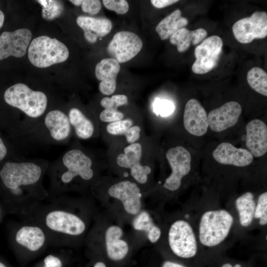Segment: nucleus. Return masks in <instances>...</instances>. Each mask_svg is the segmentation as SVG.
<instances>
[{
  "instance_id": "nucleus-1",
  "label": "nucleus",
  "mask_w": 267,
  "mask_h": 267,
  "mask_svg": "<svg viewBox=\"0 0 267 267\" xmlns=\"http://www.w3.org/2000/svg\"><path fill=\"white\" fill-rule=\"evenodd\" d=\"M42 168L33 162H8L0 170L1 198L7 214L23 218L48 196Z\"/></svg>"
},
{
  "instance_id": "nucleus-2",
  "label": "nucleus",
  "mask_w": 267,
  "mask_h": 267,
  "mask_svg": "<svg viewBox=\"0 0 267 267\" xmlns=\"http://www.w3.org/2000/svg\"><path fill=\"white\" fill-rule=\"evenodd\" d=\"M71 202L62 196L39 204L22 219L33 222L45 231L50 246L62 248L71 245L85 232L86 222L73 211Z\"/></svg>"
},
{
  "instance_id": "nucleus-3",
  "label": "nucleus",
  "mask_w": 267,
  "mask_h": 267,
  "mask_svg": "<svg viewBox=\"0 0 267 267\" xmlns=\"http://www.w3.org/2000/svg\"><path fill=\"white\" fill-rule=\"evenodd\" d=\"M10 247L19 261L25 264L50 246L47 234L38 224L27 220L8 225Z\"/></svg>"
},
{
  "instance_id": "nucleus-4",
  "label": "nucleus",
  "mask_w": 267,
  "mask_h": 267,
  "mask_svg": "<svg viewBox=\"0 0 267 267\" xmlns=\"http://www.w3.org/2000/svg\"><path fill=\"white\" fill-rule=\"evenodd\" d=\"M62 163L66 170L55 172L52 175L51 198L65 191L75 178L79 177L87 181L93 177L91 160L79 149L66 152L63 156Z\"/></svg>"
},
{
  "instance_id": "nucleus-5",
  "label": "nucleus",
  "mask_w": 267,
  "mask_h": 267,
  "mask_svg": "<svg viewBox=\"0 0 267 267\" xmlns=\"http://www.w3.org/2000/svg\"><path fill=\"white\" fill-rule=\"evenodd\" d=\"M233 223L232 215L225 210H211L202 216L199 238L203 245L212 247L221 243L227 236Z\"/></svg>"
},
{
  "instance_id": "nucleus-6",
  "label": "nucleus",
  "mask_w": 267,
  "mask_h": 267,
  "mask_svg": "<svg viewBox=\"0 0 267 267\" xmlns=\"http://www.w3.org/2000/svg\"><path fill=\"white\" fill-rule=\"evenodd\" d=\"M3 97L8 105L33 118L42 115L47 104V97L44 92L33 90L22 83L14 84L7 89Z\"/></svg>"
},
{
  "instance_id": "nucleus-7",
  "label": "nucleus",
  "mask_w": 267,
  "mask_h": 267,
  "mask_svg": "<svg viewBox=\"0 0 267 267\" xmlns=\"http://www.w3.org/2000/svg\"><path fill=\"white\" fill-rule=\"evenodd\" d=\"M30 62L39 68H45L67 60L69 52L67 46L55 38L42 36L35 38L28 47Z\"/></svg>"
},
{
  "instance_id": "nucleus-8",
  "label": "nucleus",
  "mask_w": 267,
  "mask_h": 267,
  "mask_svg": "<svg viewBox=\"0 0 267 267\" xmlns=\"http://www.w3.org/2000/svg\"><path fill=\"white\" fill-rule=\"evenodd\" d=\"M169 246L177 256L182 258L194 257L197 251L195 234L190 224L178 220L171 226L168 233Z\"/></svg>"
},
{
  "instance_id": "nucleus-9",
  "label": "nucleus",
  "mask_w": 267,
  "mask_h": 267,
  "mask_svg": "<svg viewBox=\"0 0 267 267\" xmlns=\"http://www.w3.org/2000/svg\"><path fill=\"white\" fill-rule=\"evenodd\" d=\"M223 43L218 36L204 39L194 50L196 60L192 71L196 74H204L213 70L218 65L222 52Z\"/></svg>"
},
{
  "instance_id": "nucleus-10",
  "label": "nucleus",
  "mask_w": 267,
  "mask_h": 267,
  "mask_svg": "<svg viewBox=\"0 0 267 267\" xmlns=\"http://www.w3.org/2000/svg\"><path fill=\"white\" fill-rule=\"evenodd\" d=\"M232 30L235 38L241 44L264 39L267 36V13L264 11H256L251 16L236 21Z\"/></svg>"
},
{
  "instance_id": "nucleus-11",
  "label": "nucleus",
  "mask_w": 267,
  "mask_h": 267,
  "mask_svg": "<svg viewBox=\"0 0 267 267\" xmlns=\"http://www.w3.org/2000/svg\"><path fill=\"white\" fill-rule=\"evenodd\" d=\"M141 39L135 33L129 31L116 33L109 43L107 51L119 63L129 61L135 56L142 47Z\"/></svg>"
},
{
  "instance_id": "nucleus-12",
  "label": "nucleus",
  "mask_w": 267,
  "mask_h": 267,
  "mask_svg": "<svg viewBox=\"0 0 267 267\" xmlns=\"http://www.w3.org/2000/svg\"><path fill=\"white\" fill-rule=\"evenodd\" d=\"M166 156L172 171L166 178L163 186L167 189L174 191L179 188L181 179L190 171L191 155L184 147L177 146L169 149Z\"/></svg>"
},
{
  "instance_id": "nucleus-13",
  "label": "nucleus",
  "mask_w": 267,
  "mask_h": 267,
  "mask_svg": "<svg viewBox=\"0 0 267 267\" xmlns=\"http://www.w3.org/2000/svg\"><path fill=\"white\" fill-rule=\"evenodd\" d=\"M31 38V32L27 29L3 32L0 35V60L10 56L18 58L23 56L29 46Z\"/></svg>"
},
{
  "instance_id": "nucleus-14",
  "label": "nucleus",
  "mask_w": 267,
  "mask_h": 267,
  "mask_svg": "<svg viewBox=\"0 0 267 267\" xmlns=\"http://www.w3.org/2000/svg\"><path fill=\"white\" fill-rule=\"evenodd\" d=\"M141 157V144L134 143L125 148L124 153L118 155L116 162L121 167L130 169L132 177L139 183L143 184L147 181V175L151 170L149 166L140 164Z\"/></svg>"
},
{
  "instance_id": "nucleus-15",
  "label": "nucleus",
  "mask_w": 267,
  "mask_h": 267,
  "mask_svg": "<svg viewBox=\"0 0 267 267\" xmlns=\"http://www.w3.org/2000/svg\"><path fill=\"white\" fill-rule=\"evenodd\" d=\"M111 196L120 200L125 210L131 215L137 214L141 207V194L137 185L128 180L111 185L108 190Z\"/></svg>"
},
{
  "instance_id": "nucleus-16",
  "label": "nucleus",
  "mask_w": 267,
  "mask_h": 267,
  "mask_svg": "<svg viewBox=\"0 0 267 267\" xmlns=\"http://www.w3.org/2000/svg\"><path fill=\"white\" fill-rule=\"evenodd\" d=\"M241 112V106L237 102H227L209 112V126L214 132L223 131L237 123Z\"/></svg>"
},
{
  "instance_id": "nucleus-17",
  "label": "nucleus",
  "mask_w": 267,
  "mask_h": 267,
  "mask_svg": "<svg viewBox=\"0 0 267 267\" xmlns=\"http://www.w3.org/2000/svg\"><path fill=\"white\" fill-rule=\"evenodd\" d=\"M183 125L189 133L197 136L203 135L207 131L209 122L207 112L196 99H189L185 104Z\"/></svg>"
},
{
  "instance_id": "nucleus-18",
  "label": "nucleus",
  "mask_w": 267,
  "mask_h": 267,
  "mask_svg": "<svg viewBox=\"0 0 267 267\" xmlns=\"http://www.w3.org/2000/svg\"><path fill=\"white\" fill-rule=\"evenodd\" d=\"M213 157L218 163L237 167H245L253 161V156L248 150L236 148L228 142L220 143L213 151Z\"/></svg>"
},
{
  "instance_id": "nucleus-19",
  "label": "nucleus",
  "mask_w": 267,
  "mask_h": 267,
  "mask_svg": "<svg viewBox=\"0 0 267 267\" xmlns=\"http://www.w3.org/2000/svg\"><path fill=\"white\" fill-rule=\"evenodd\" d=\"M246 145L255 157L263 156L267 151V126L262 120L255 119L246 126Z\"/></svg>"
},
{
  "instance_id": "nucleus-20",
  "label": "nucleus",
  "mask_w": 267,
  "mask_h": 267,
  "mask_svg": "<svg viewBox=\"0 0 267 267\" xmlns=\"http://www.w3.org/2000/svg\"><path fill=\"white\" fill-rule=\"evenodd\" d=\"M120 69L119 63L112 58H104L96 64L95 74L96 78L101 81L99 89L102 93L110 95L114 93Z\"/></svg>"
},
{
  "instance_id": "nucleus-21",
  "label": "nucleus",
  "mask_w": 267,
  "mask_h": 267,
  "mask_svg": "<svg viewBox=\"0 0 267 267\" xmlns=\"http://www.w3.org/2000/svg\"><path fill=\"white\" fill-rule=\"evenodd\" d=\"M77 23L84 31L86 40L90 43H94L97 38L107 35L112 27L111 21L106 18L79 16Z\"/></svg>"
},
{
  "instance_id": "nucleus-22",
  "label": "nucleus",
  "mask_w": 267,
  "mask_h": 267,
  "mask_svg": "<svg viewBox=\"0 0 267 267\" xmlns=\"http://www.w3.org/2000/svg\"><path fill=\"white\" fill-rule=\"evenodd\" d=\"M44 124L50 136L55 140H63L70 134L71 125L68 116L61 110L49 111L45 117Z\"/></svg>"
},
{
  "instance_id": "nucleus-23",
  "label": "nucleus",
  "mask_w": 267,
  "mask_h": 267,
  "mask_svg": "<svg viewBox=\"0 0 267 267\" xmlns=\"http://www.w3.org/2000/svg\"><path fill=\"white\" fill-rule=\"evenodd\" d=\"M123 231L116 225L109 227L105 234L106 251L108 257L114 261L124 259L129 251L127 243L121 239Z\"/></svg>"
},
{
  "instance_id": "nucleus-24",
  "label": "nucleus",
  "mask_w": 267,
  "mask_h": 267,
  "mask_svg": "<svg viewBox=\"0 0 267 267\" xmlns=\"http://www.w3.org/2000/svg\"><path fill=\"white\" fill-rule=\"evenodd\" d=\"M207 36V31L203 28L190 31L183 27L175 33L170 38V43L177 47L179 52H183L190 47L191 44L197 45Z\"/></svg>"
},
{
  "instance_id": "nucleus-25",
  "label": "nucleus",
  "mask_w": 267,
  "mask_h": 267,
  "mask_svg": "<svg viewBox=\"0 0 267 267\" xmlns=\"http://www.w3.org/2000/svg\"><path fill=\"white\" fill-rule=\"evenodd\" d=\"M188 23L186 18L181 16V12L177 9L161 21L155 30L162 40H167Z\"/></svg>"
},
{
  "instance_id": "nucleus-26",
  "label": "nucleus",
  "mask_w": 267,
  "mask_h": 267,
  "mask_svg": "<svg viewBox=\"0 0 267 267\" xmlns=\"http://www.w3.org/2000/svg\"><path fill=\"white\" fill-rule=\"evenodd\" d=\"M68 118L78 137L86 139L92 136L94 132L93 124L80 110L77 108H71Z\"/></svg>"
},
{
  "instance_id": "nucleus-27",
  "label": "nucleus",
  "mask_w": 267,
  "mask_h": 267,
  "mask_svg": "<svg viewBox=\"0 0 267 267\" xmlns=\"http://www.w3.org/2000/svg\"><path fill=\"white\" fill-rule=\"evenodd\" d=\"M235 205L241 225L244 227L249 226L254 217L256 206L254 195L250 192L243 194L236 200Z\"/></svg>"
},
{
  "instance_id": "nucleus-28",
  "label": "nucleus",
  "mask_w": 267,
  "mask_h": 267,
  "mask_svg": "<svg viewBox=\"0 0 267 267\" xmlns=\"http://www.w3.org/2000/svg\"><path fill=\"white\" fill-rule=\"evenodd\" d=\"M133 226L135 229L147 232L149 240L152 243L156 242L160 237V229L153 223L148 213L143 211L134 219Z\"/></svg>"
},
{
  "instance_id": "nucleus-29",
  "label": "nucleus",
  "mask_w": 267,
  "mask_h": 267,
  "mask_svg": "<svg viewBox=\"0 0 267 267\" xmlns=\"http://www.w3.org/2000/svg\"><path fill=\"white\" fill-rule=\"evenodd\" d=\"M247 81L253 90L267 96V74L264 69L258 67L251 68L248 72Z\"/></svg>"
},
{
  "instance_id": "nucleus-30",
  "label": "nucleus",
  "mask_w": 267,
  "mask_h": 267,
  "mask_svg": "<svg viewBox=\"0 0 267 267\" xmlns=\"http://www.w3.org/2000/svg\"><path fill=\"white\" fill-rule=\"evenodd\" d=\"M43 6L42 17L51 20L59 17L63 10V5L58 0H38Z\"/></svg>"
},
{
  "instance_id": "nucleus-31",
  "label": "nucleus",
  "mask_w": 267,
  "mask_h": 267,
  "mask_svg": "<svg viewBox=\"0 0 267 267\" xmlns=\"http://www.w3.org/2000/svg\"><path fill=\"white\" fill-rule=\"evenodd\" d=\"M254 217L259 219L260 225L267 223V192L261 194L258 197L257 205L256 206Z\"/></svg>"
},
{
  "instance_id": "nucleus-32",
  "label": "nucleus",
  "mask_w": 267,
  "mask_h": 267,
  "mask_svg": "<svg viewBox=\"0 0 267 267\" xmlns=\"http://www.w3.org/2000/svg\"><path fill=\"white\" fill-rule=\"evenodd\" d=\"M62 251L46 255L35 267H64Z\"/></svg>"
},
{
  "instance_id": "nucleus-33",
  "label": "nucleus",
  "mask_w": 267,
  "mask_h": 267,
  "mask_svg": "<svg viewBox=\"0 0 267 267\" xmlns=\"http://www.w3.org/2000/svg\"><path fill=\"white\" fill-rule=\"evenodd\" d=\"M132 125L133 121L131 119L121 120L109 123L106 127V130L111 134L124 135Z\"/></svg>"
},
{
  "instance_id": "nucleus-34",
  "label": "nucleus",
  "mask_w": 267,
  "mask_h": 267,
  "mask_svg": "<svg viewBox=\"0 0 267 267\" xmlns=\"http://www.w3.org/2000/svg\"><path fill=\"white\" fill-rule=\"evenodd\" d=\"M175 110L174 104L166 99L156 98L153 103V111L157 115L166 117L172 114Z\"/></svg>"
},
{
  "instance_id": "nucleus-35",
  "label": "nucleus",
  "mask_w": 267,
  "mask_h": 267,
  "mask_svg": "<svg viewBox=\"0 0 267 267\" xmlns=\"http://www.w3.org/2000/svg\"><path fill=\"white\" fill-rule=\"evenodd\" d=\"M127 96L124 94H115L111 98L105 97L100 101L101 105L105 109H115L127 103Z\"/></svg>"
},
{
  "instance_id": "nucleus-36",
  "label": "nucleus",
  "mask_w": 267,
  "mask_h": 267,
  "mask_svg": "<svg viewBox=\"0 0 267 267\" xmlns=\"http://www.w3.org/2000/svg\"><path fill=\"white\" fill-rule=\"evenodd\" d=\"M102 3L106 8L118 14H124L129 9V4L125 0H103Z\"/></svg>"
},
{
  "instance_id": "nucleus-37",
  "label": "nucleus",
  "mask_w": 267,
  "mask_h": 267,
  "mask_svg": "<svg viewBox=\"0 0 267 267\" xmlns=\"http://www.w3.org/2000/svg\"><path fill=\"white\" fill-rule=\"evenodd\" d=\"M123 117V114L115 109H105L99 115L101 121L110 123L121 120Z\"/></svg>"
},
{
  "instance_id": "nucleus-38",
  "label": "nucleus",
  "mask_w": 267,
  "mask_h": 267,
  "mask_svg": "<svg viewBox=\"0 0 267 267\" xmlns=\"http://www.w3.org/2000/svg\"><path fill=\"white\" fill-rule=\"evenodd\" d=\"M82 10L91 15L97 14L101 8V4L98 0H83L81 5Z\"/></svg>"
},
{
  "instance_id": "nucleus-39",
  "label": "nucleus",
  "mask_w": 267,
  "mask_h": 267,
  "mask_svg": "<svg viewBox=\"0 0 267 267\" xmlns=\"http://www.w3.org/2000/svg\"><path fill=\"white\" fill-rule=\"evenodd\" d=\"M140 128L138 126L131 127L124 134L127 141L130 143H134L140 137Z\"/></svg>"
},
{
  "instance_id": "nucleus-40",
  "label": "nucleus",
  "mask_w": 267,
  "mask_h": 267,
  "mask_svg": "<svg viewBox=\"0 0 267 267\" xmlns=\"http://www.w3.org/2000/svg\"><path fill=\"white\" fill-rule=\"evenodd\" d=\"M151 3L155 7L162 8L177 3L178 0H151Z\"/></svg>"
},
{
  "instance_id": "nucleus-41",
  "label": "nucleus",
  "mask_w": 267,
  "mask_h": 267,
  "mask_svg": "<svg viewBox=\"0 0 267 267\" xmlns=\"http://www.w3.org/2000/svg\"><path fill=\"white\" fill-rule=\"evenodd\" d=\"M7 153V148L2 140L0 137V161L5 156Z\"/></svg>"
},
{
  "instance_id": "nucleus-42",
  "label": "nucleus",
  "mask_w": 267,
  "mask_h": 267,
  "mask_svg": "<svg viewBox=\"0 0 267 267\" xmlns=\"http://www.w3.org/2000/svg\"><path fill=\"white\" fill-rule=\"evenodd\" d=\"M6 214L5 208L0 196V224Z\"/></svg>"
},
{
  "instance_id": "nucleus-43",
  "label": "nucleus",
  "mask_w": 267,
  "mask_h": 267,
  "mask_svg": "<svg viewBox=\"0 0 267 267\" xmlns=\"http://www.w3.org/2000/svg\"><path fill=\"white\" fill-rule=\"evenodd\" d=\"M162 267H186L180 264L170 262L166 261L163 264Z\"/></svg>"
},
{
  "instance_id": "nucleus-44",
  "label": "nucleus",
  "mask_w": 267,
  "mask_h": 267,
  "mask_svg": "<svg viewBox=\"0 0 267 267\" xmlns=\"http://www.w3.org/2000/svg\"><path fill=\"white\" fill-rule=\"evenodd\" d=\"M0 267H11L5 260L0 257Z\"/></svg>"
},
{
  "instance_id": "nucleus-45",
  "label": "nucleus",
  "mask_w": 267,
  "mask_h": 267,
  "mask_svg": "<svg viewBox=\"0 0 267 267\" xmlns=\"http://www.w3.org/2000/svg\"><path fill=\"white\" fill-rule=\"evenodd\" d=\"M4 21V14L0 9V29L2 27Z\"/></svg>"
},
{
  "instance_id": "nucleus-46",
  "label": "nucleus",
  "mask_w": 267,
  "mask_h": 267,
  "mask_svg": "<svg viewBox=\"0 0 267 267\" xmlns=\"http://www.w3.org/2000/svg\"><path fill=\"white\" fill-rule=\"evenodd\" d=\"M70 1L76 6L81 5L83 3V0H70Z\"/></svg>"
},
{
  "instance_id": "nucleus-47",
  "label": "nucleus",
  "mask_w": 267,
  "mask_h": 267,
  "mask_svg": "<svg viewBox=\"0 0 267 267\" xmlns=\"http://www.w3.org/2000/svg\"><path fill=\"white\" fill-rule=\"evenodd\" d=\"M93 267H106L103 262H97L94 265Z\"/></svg>"
},
{
  "instance_id": "nucleus-48",
  "label": "nucleus",
  "mask_w": 267,
  "mask_h": 267,
  "mask_svg": "<svg viewBox=\"0 0 267 267\" xmlns=\"http://www.w3.org/2000/svg\"><path fill=\"white\" fill-rule=\"evenodd\" d=\"M222 267H232V266L229 264H224Z\"/></svg>"
},
{
  "instance_id": "nucleus-49",
  "label": "nucleus",
  "mask_w": 267,
  "mask_h": 267,
  "mask_svg": "<svg viewBox=\"0 0 267 267\" xmlns=\"http://www.w3.org/2000/svg\"><path fill=\"white\" fill-rule=\"evenodd\" d=\"M234 267H241L240 265L239 264H236L235 265Z\"/></svg>"
},
{
  "instance_id": "nucleus-50",
  "label": "nucleus",
  "mask_w": 267,
  "mask_h": 267,
  "mask_svg": "<svg viewBox=\"0 0 267 267\" xmlns=\"http://www.w3.org/2000/svg\"><path fill=\"white\" fill-rule=\"evenodd\" d=\"M128 174L127 173H125L124 174V176H125V177H127V176H128Z\"/></svg>"
}]
</instances>
